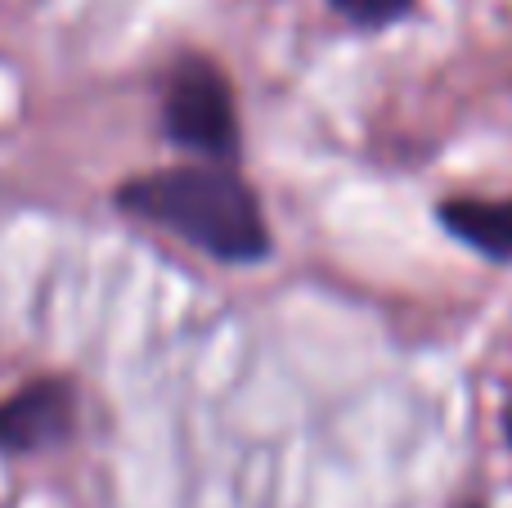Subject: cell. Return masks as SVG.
Returning a JSON list of instances; mask_svg holds the SVG:
<instances>
[{"label": "cell", "instance_id": "6da1fadb", "mask_svg": "<svg viewBox=\"0 0 512 508\" xmlns=\"http://www.w3.org/2000/svg\"><path fill=\"white\" fill-rule=\"evenodd\" d=\"M117 207L144 225L176 234L221 266H261L274 252V234L265 225L261 198L239 167L189 162L135 176L117 189Z\"/></svg>", "mask_w": 512, "mask_h": 508}, {"label": "cell", "instance_id": "7a4b0ae2", "mask_svg": "<svg viewBox=\"0 0 512 508\" xmlns=\"http://www.w3.org/2000/svg\"><path fill=\"white\" fill-rule=\"evenodd\" d=\"M162 135L176 149L194 153L198 162L239 167L243 122L221 63H212L207 54H185L171 63L162 81Z\"/></svg>", "mask_w": 512, "mask_h": 508}, {"label": "cell", "instance_id": "3957f363", "mask_svg": "<svg viewBox=\"0 0 512 508\" xmlns=\"http://www.w3.org/2000/svg\"><path fill=\"white\" fill-rule=\"evenodd\" d=\"M77 432V387L68 378H36L0 405V455H41Z\"/></svg>", "mask_w": 512, "mask_h": 508}, {"label": "cell", "instance_id": "277c9868", "mask_svg": "<svg viewBox=\"0 0 512 508\" xmlns=\"http://www.w3.org/2000/svg\"><path fill=\"white\" fill-rule=\"evenodd\" d=\"M436 225L477 257L512 266V198H445L436 203Z\"/></svg>", "mask_w": 512, "mask_h": 508}, {"label": "cell", "instance_id": "5b68a950", "mask_svg": "<svg viewBox=\"0 0 512 508\" xmlns=\"http://www.w3.org/2000/svg\"><path fill=\"white\" fill-rule=\"evenodd\" d=\"M337 18H346L360 32H382V27H396L400 18L414 14L418 0H328Z\"/></svg>", "mask_w": 512, "mask_h": 508}, {"label": "cell", "instance_id": "8992f818", "mask_svg": "<svg viewBox=\"0 0 512 508\" xmlns=\"http://www.w3.org/2000/svg\"><path fill=\"white\" fill-rule=\"evenodd\" d=\"M499 428H504V441H508V450H512V396H508L504 414H499Z\"/></svg>", "mask_w": 512, "mask_h": 508}, {"label": "cell", "instance_id": "52a82bcc", "mask_svg": "<svg viewBox=\"0 0 512 508\" xmlns=\"http://www.w3.org/2000/svg\"><path fill=\"white\" fill-rule=\"evenodd\" d=\"M459 508H490V504H486V500H463Z\"/></svg>", "mask_w": 512, "mask_h": 508}]
</instances>
